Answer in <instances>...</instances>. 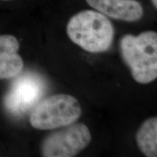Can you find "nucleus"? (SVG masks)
Listing matches in <instances>:
<instances>
[{
  "instance_id": "1",
  "label": "nucleus",
  "mask_w": 157,
  "mask_h": 157,
  "mask_svg": "<svg viewBox=\"0 0 157 157\" xmlns=\"http://www.w3.org/2000/svg\"><path fill=\"white\" fill-rule=\"evenodd\" d=\"M67 34L72 42L84 50L101 52L111 47L114 30L105 15L98 11L84 10L68 21Z\"/></svg>"
},
{
  "instance_id": "2",
  "label": "nucleus",
  "mask_w": 157,
  "mask_h": 157,
  "mask_svg": "<svg viewBox=\"0 0 157 157\" xmlns=\"http://www.w3.org/2000/svg\"><path fill=\"white\" fill-rule=\"evenodd\" d=\"M125 63L137 82L148 84L157 77V34L145 31L138 36L127 34L120 42Z\"/></svg>"
},
{
  "instance_id": "3",
  "label": "nucleus",
  "mask_w": 157,
  "mask_h": 157,
  "mask_svg": "<svg viewBox=\"0 0 157 157\" xmlns=\"http://www.w3.org/2000/svg\"><path fill=\"white\" fill-rule=\"evenodd\" d=\"M81 113V107L75 98L58 94L45 98L35 105L30 115V123L38 129H53L71 124Z\"/></svg>"
},
{
  "instance_id": "4",
  "label": "nucleus",
  "mask_w": 157,
  "mask_h": 157,
  "mask_svg": "<svg viewBox=\"0 0 157 157\" xmlns=\"http://www.w3.org/2000/svg\"><path fill=\"white\" fill-rule=\"evenodd\" d=\"M91 140L88 127L75 124L52 133L44 140L42 154L45 157H71L85 148Z\"/></svg>"
},
{
  "instance_id": "5",
  "label": "nucleus",
  "mask_w": 157,
  "mask_h": 157,
  "mask_svg": "<svg viewBox=\"0 0 157 157\" xmlns=\"http://www.w3.org/2000/svg\"><path fill=\"white\" fill-rule=\"evenodd\" d=\"M46 91V84L38 74H25L17 78L5 98L6 109L20 116L39 103Z\"/></svg>"
},
{
  "instance_id": "6",
  "label": "nucleus",
  "mask_w": 157,
  "mask_h": 157,
  "mask_svg": "<svg viewBox=\"0 0 157 157\" xmlns=\"http://www.w3.org/2000/svg\"><path fill=\"white\" fill-rule=\"evenodd\" d=\"M90 7L111 18L132 22L140 20L143 9L136 0H86Z\"/></svg>"
},
{
  "instance_id": "7",
  "label": "nucleus",
  "mask_w": 157,
  "mask_h": 157,
  "mask_svg": "<svg viewBox=\"0 0 157 157\" xmlns=\"http://www.w3.org/2000/svg\"><path fill=\"white\" fill-rule=\"evenodd\" d=\"M20 45L13 35H0V79H8L22 71L23 61L17 54Z\"/></svg>"
},
{
  "instance_id": "8",
  "label": "nucleus",
  "mask_w": 157,
  "mask_h": 157,
  "mask_svg": "<svg viewBox=\"0 0 157 157\" xmlns=\"http://www.w3.org/2000/svg\"><path fill=\"white\" fill-rule=\"evenodd\" d=\"M137 146L148 157L157 156V119L153 117L143 124L136 135Z\"/></svg>"
},
{
  "instance_id": "9",
  "label": "nucleus",
  "mask_w": 157,
  "mask_h": 157,
  "mask_svg": "<svg viewBox=\"0 0 157 157\" xmlns=\"http://www.w3.org/2000/svg\"><path fill=\"white\" fill-rule=\"evenodd\" d=\"M152 2L154 4V5L155 6V7H157V0H152Z\"/></svg>"
},
{
  "instance_id": "10",
  "label": "nucleus",
  "mask_w": 157,
  "mask_h": 157,
  "mask_svg": "<svg viewBox=\"0 0 157 157\" xmlns=\"http://www.w3.org/2000/svg\"><path fill=\"white\" fill-rule=\"evenodd\" d=\"M0 1H10V0H0Z\"/></svg>"
}]
</instances>
